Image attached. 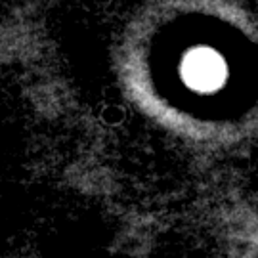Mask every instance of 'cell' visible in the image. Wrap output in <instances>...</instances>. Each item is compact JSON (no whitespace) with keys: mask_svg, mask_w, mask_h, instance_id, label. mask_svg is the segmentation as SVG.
Masks as SVG:
<instances>
[{"mask_svg":"<svg viewBox=\"0 0 258 258\" xmlns=\"http://www.w3.org/2000/svg\"><path fill=\"white\" fill-rule=\"evenodd\" d=\"M184 81L199 92H214L226 81V63L220 54L209 48L194 50L182 67Z\"/></svg>","mask_w":258,"mask_h":258,"instance_id":"6da1fadb","label":"cell"}]
</instances>
